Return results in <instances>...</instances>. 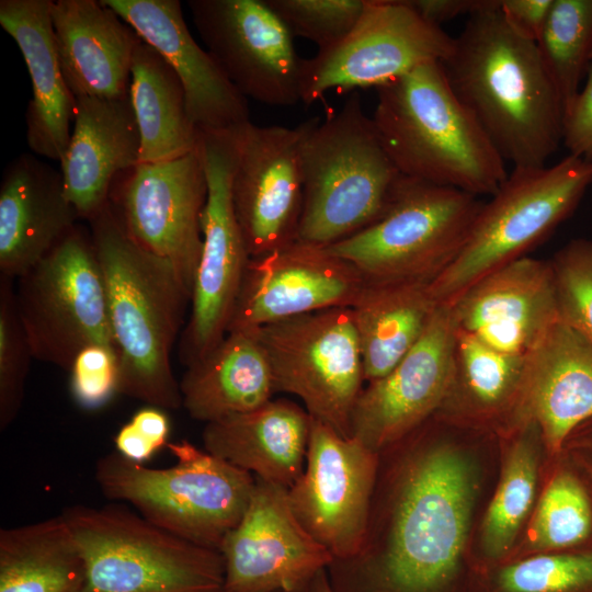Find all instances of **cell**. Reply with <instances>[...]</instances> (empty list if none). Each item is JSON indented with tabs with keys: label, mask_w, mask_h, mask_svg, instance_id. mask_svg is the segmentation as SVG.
<instances>
[{
	"label": "cell",
	"mask_w": 592,
	"mask_h": 592,
	"mask_svg": "<svg viewBox=\"0 0 592 592\" xmlns=\"http://www.w3.org/2000/svg\"><path fill=\"white\" fill-rule=\"evenodd\" d=\"M414 440L379 458L358 549L327 568L334 592H439L463 551L473 499L469 462L453 444Z\"/></svg>",
	"instance_id": "obj_1"
},
{
	"label": "cell",
	"mask_w": 592,
	"mask_h": 592,
	"mask_svg": "<svg viewBox=\"0 0 592 592\" xmlns=\"http://www.w3.org/2000/svg\"><path fill=\"white\" fill-rule=\"evenodd\" d=\"M449 87L504 161L546 166L562 143L563 106L536 42L516 31L500 0L468 15L441 62Z\"/></svg>",
	"instance_id": "obj_2"
},
{
	"label": "cell",
	"mask_w": 592,
	"mask_h": 592,
	"mask_svg": "<svg viewBox=\"0 0 592 592\" xmlns=\"http://www.w3.org/2000/svg\"><path fill=\"white\" fill-rule=\"evenodd\" d=\"M89 223L117 356L118 394L179 409L171 352L191 294L172 263L128 235L110 201Z\"/></svg>",
	"instance_id": "obj_3"
},
{
	"label": "cell",
	"mask_w": 592,
	"mask_h": 592,
	"mask_svg": "<svg viewBox=\"0 0 592 592\" xmlns=\"http://www.w3.org/2000/svg\"><path fill=\"white\" fill-rule=\"evenodd\" d=\"M376 91L372 121L402 177L477 197L491 196L505 181V161L453 92L441 62Z\"/></svg>",
	"instance_id": "obj_4"
},
{
	"label": "cell",
	"mask_w": 592,
	"mask_h": 592,
	"mask_svg": "<svg viewBox=\"0 0 592 592\" xmlns=\"http://www.w3.org/2000/svg\"><path fill=\"white\" fill-rule=\"evenodd\" d=\"M303 209L297 239L328 247L375 223L402 175L384 149L357 91L320 121L301 147Z\"/></svg>",
	"instance_id": "obj_5"
},
{
	"label": "cell",
	"mask_w": 592,
	"mask_h": 592,
	"mask_svg": "<svg viewBox=\"0 0 592 592\" xmlns=\"http://www.w3.org/2000/svg\"><path fill=\"white\" fill-rule=\"evenodd\" d=\"M167 447L177 459L168 468H150L117 452L102 456L95 466L101 492L181 538L219 550L247 510L255 477L189 441Z\"/></svg>",
	"instance_id": "obj_6"
},
{
	"label": "cell",
	"mask_w": 592,
	"mask_h": 592,
	"mask_svg": "<svg viewBox=\"0 0 592 592\" xmlns=\"http://www.w3.org/2000/svg\"><path fill=\"white\" fill-rule=\"evenodd\" d=\"M592 184V160L568 155L553 166L513 168L483 203L455 260L429 285L451 306L488 273L526 257L568 219Z\"/></svg>",
	"instance_id": "obj_7"
},
{
	"label": "cell",
	"mask_w": 592,
	"mask_h": 592,
	"mask_svg": "<svg viewBox=\"0 0 592 592\" xmlns=\"http://www.w3.org/2000/svg\"><path fill=\"white\" fill-rule=\"evenodd\" d=\"M86 566L81 592H221L218 549L181 538L117 505L61 513Z\"/></svg>",
	"instance_id": "obj_8"
},
{
	"label": "cell",
	"mask_w": 592,
	"mask_h": 592,
	"mask_svg": "<svg viewBox=\"0 0 592 592\" xmlns=\"http://www.w3.org/2000/svg\"><path fill=\"white\" fill-rule=\"evenodd\" d=\"M482 204L469 193L402 177L382 217L326 248L366 282L431 283L460 252Z\"/></svg>",
	"instance_id": "obj_9"
},
{
	"label": "cell",
	"mask_w": 592,
	"mask_h": 592,
	"mask_svg": "<svg viewBox=\"0 0 592 592\" xmlns=\"http://www.w3.org/2000/svg\"><path fill=\"white\" fill-rule=\"evenodd\" d=\"M18 280V311L34 358L69 372L88 348L115 351L91 234L76 225Z\"/></svg>",
	"instance_id": "obj_10"
},
{
	"label": "cell",
	"mask_w": 592,
	"mask_h": 592,
	"mask_svg": "<svg viewBox=\"0 0 592 592\" xmlns=\"http://www.w3.org/2000/svg\"><path fill=\"white\" fill-rule=\"evenodd\" d=\"M253 331L275 391L297 396L314 420L352 437V415L365 380L351 308L308 312Z\"/></svg>",
	"instance_id": "obj_11"
},
{
	"label": "cell",
	"mask_w": 592,
	"mask_h": 592,
	"mask_svg": "<svg viewBox=\"0 0 592 592\" xmlns=\"http://www.w3.org/2000/svg\"><path fill=\"white\" fill-rule=\"evenodd\" d=\"M198 148L207 197L201 218L202 250L190 301L191 315L179 344L180 358L186 367L210 352L227 334L251 258L231 194L237 161L236 127L200 128Z\"/></svg>",
	"instance_id": "obj_12"
},
{
	"label": "cell",
	"mask_w": 592,
	"mask_h": 592,
	"mask_svg": "<svg viewBox=\"0 0 592 592\" xmlns=\"http://www.w3.org/2000/svg\"><path fill=\"white\" fill-rule=\"evenodd\" d=\"M454 37L419 15L406 0H367L353 30L338 44L303 58L300 101L327 92L386 86L428 62H442Z\"/></svg>",
	"instance_id": "obj_13"
},
{
	"label": "cell",
	"mask_w": 592,
	"mask_h": 592,
	"mask_svg": "<svg viewBox=\"0 0 592 592\" xmlns=\"http://www.w3.org/2000/svg\"><path fill=\"white\" fill-rule=\"evenodd\" d=\"M207 180L200 148L180 158L139 162L114 181L110 202L128 235L167 259L192 296L202 250Z\"/></svg>",
	"instance_id": "obj_14"
},
{
	"label": "cell",
	"mask_w": 592,
	"mask_h": 592,
	"mask_svg": "<svg viewBox=\"0 0 592 592\" xmlns=\"http://www.w3.org/2000/svg\"><path fill=\"white\" fill-rule=\"evenodd\" d=\"M207 52L244 98L288 106L300 101L303 58L266 0H190Z\"/></svg>",
	"instance_id": "obj_15"
},
{
	"label": "cell",
	"mask_w": 592,
	"mask_h": 592,
	"mask_svg": "<svg viewBox=\"0 0 592 592\" xmlns=\"http://www.w3.org/2000/svg\"><path fill=\"white\" fill-rule=\"evenodd\" d=\"M379 453L311 418L304 470L287 489L301 526L333 557L360 547L377 478Z\"/></svg>",
	"instance_id": "obj_16"
},
{
	"label": "cell",
	"mask_w": 592,
	"mask_h": 592,
	"mask_svg": "<svg viewBox=\"0 0 592 592\" xmlns=\"http://www.w3.org/2000/svg\"><path fill=\"white\" fill-rule=\"evenodd\" d=\"M311 118L296 127L236 126L235 213L251 258L297 239L303 209L301 147Z\"/></svg>",
	"instance_id": "obj_17"
},
{
	"label": "cell",
	"mask_w": 592,
	"mask_h": 592,
	"mask_svg": "<svg viewBox=\"0 0 592 592\" xmlns=\"http://www.w3.org/2000/svg\"><path fill=\"white\" fill-rule=\"evenodd\" d=\"M219 551L221 592H300L333 560L294 515L287 488L257 477L247 510Z\"/></svg>",
	"instance_id": "obj_18"
},
{
	"label": "cell",
	"mask_w": 592,
	"mask_h": 592,
	"mask_svg": "<svg viewBox=\"0 0 592 592\" xmlns=\"http://www.w3.org/2000/svg\"><path fill=\"white\" fill-rule=\"evenodd\" d=\"M456 333L451 306L440 305L417 344L363 388L352 415V437L379 453L435 415L451 387Z\"/></svg>",
	"instance_id": "obj_19"
},
{
	"label": "cell",
	"mask_w": 592,
	"mask_h": 592,
	"mask_svg": "<svg viewBox=\"0 0 592 592\" xmlns=\"http://www.w3.org/2000/svg\"><path fill=\"white\" fill-rule=\"evenodd\" d=\"M364 284L352 264L326 247L296 239L250 258L228 331L253 330L308 312L351 307Z\"/></svg>",
	"instance_id": "obj_20"
},
{
	"label": "cell",
	"mask_w": 592,
	"mask_h": 592,
	"mask_svg": "<svg viewBox=\"0 0 592 592\" xmlns=\"http://www.w3.org/2000/svg\"><path fill=\"white\" fill-rule=\"evenodd\" d=\"M457 329L509 354H530L559 320L549 261L523 257L478 280L452 305Z\"/></svg>",
	"instance_id": "obj_21"
},
{
	"label": "cell",
	"mask_w": 592,
	"mask_h": 592,
	"mask_svg": "<svg viewBox=\"0 0 592 592\" xmlns=\"http://www.w3.org/2000/svg\"><path fill=\"white\" fill-rule=\"evenodd\" d=\"M171 65L200 128L227 129L250 121L248 99L190 33L178 0H102Z\"/></svg>",
	"instance_id": "obj_22"
},
{
	"label": "cell",
	"mask_w": 592,
	"mask_h": 592,
	"mask_svg": "<svg viewBox=\"0 0 592 592\" xmlns=\"http://www.w3.org/2000/svg\"><path fill=\"white\" fill-rule=\"evenodd\" d=\"M72 122L60 172L78 217L90 220L109 203L115 179L139 163L140 135L129 95L75 98Z\"/></svg>",
	"instance_id": "obj_23"
},
{
	"label": "cell",
	"mask_w": 592,
	"mask_h": 592,
	"mask_svg": "<svg viewBox=\"0 0 592 592\" xmlns=\"http://www.w3.org/2000/svg\"><path fill=\"white\" fill-rule=\"evenodd\" d=\"M77 218L61 172L32 155L16 157L0 185L1 275L26 274L75 228Z\"/></svg>",
	"instance_id": "obj_24"
},
{
	"label": "cell",
	"mask_w": 592,
	"mask_h": 592,
	"mask_svg": "<svg viewBox=\"0 0 592 592\" xmlns=\"http://www.w3.org/2000/svg\"><path fill=\"white\" fill-rule=\"evenodd\" d=\"M52 21L59 64L75 98L129 95L141 38L102 0H57Z\"/></svg>",
	"instance_id": "obj_25"
},
{
	"label": "cell",
	"mask_w": 592,
	"mask_h": 592,
	"mask_svg": "<svg viewBox=\"0 0 592 592\" xmlns=\"http://www.w3.org/2000/svg\"><path fill=\"white\" fill-rule=\"evenodd\" d=\"M592 419V345L560 319L528 354L515 423L537 424L549 453Z\"/></svg>",
	"instance_id": "obj_26"
},
{
	"label": "cell",
	"mask_w": 592,
	"mask_h": 592,
	"mask_svg": "<svg viewBox=\"0 0 592 592\" xmlns=\"http://www.w3.org/2000/svg\"><path fill=\"white\" fill-rule=\"evenodd\" d=\"M53 0H1L0 24L18 44L32 81L26 139L37 155L61 161L71 136L75 96L59 64Z\"/></svg>",
	"instance_id": "obj_27"
},
{
	"label": "cell",
	"mask_w": 592,
	"mask_h": 592,
	"mask_svg": "<svg viewBox=\"0 0 592 592\" xmlns=\"http://www.w3.org/2000/svg\"><path fill=\"white\" fill-rule=\"evenodd\" d=\"M311 417L299 405L270 400L242 414L206 423L204 449L252 474L291 488L301 475Z\"/></svg>",
	"instance_id": "obj_28"
},
{
	"label": "cell",
	"mask_w": 592,
	"mask_h": 592,
	"mask_svg": "<svg viewBox=\"0 0 592 592\" xmlns=\"http://www.w3.org/2000/svg\"><path fill=\"white\" fill-rule=\"evenodd\" d=\"M180 389L187 413L205 423L253 411L275 392L270 363L253 330L228 331L186 367Z\"/></svg>",
	"instance_id": "obj_29"
},
{
	"label": "cell",
	"mask_w": 592,
	"mask_h": 592,
	"mask_svg": "<svg viewBox=\"0 0 592 592\" xmlns=\"http://www.w3.org/2000/svg\"><path fill=\"white\" fill-rule=\"evenodd\" d=\"M429 282H366L350 307L368 384L385 376L417 344L435 310Z\"/></svg>",
	"instance_id": "obj_30"
},
{
	"label": "cell",
	"mask_w": 592,
	"mask_h": 592,
	"mask_svg": "<svg viewBox=\"0 0 592 592\" xmlns=\"http://www.w3.org/2000/svg\"><path fill=\"white\" fill-rule=\"evenodd\" d=\"M129 96L140 135L139 162L172 160L197 148L200 128L189 115L181 79L143 39L133 57Z\"/></svg>",
	"instance_id": "obj_31"
},
{
	"label": "cell",
	"mask_w": 592,
	"mask_h": 592,
	"mask_svg": "<svg viewBox=\"0 0 592 592\" xmlns=\"http://www.w3.org/2000/svg\"><path fill=\"white\" fill-rule=\"evenodd\" d=\"M86 566L60 514L0 530V592H81Z\"/></svg>",
	"instance_id": "obj_32"
},
{
	"label": "cell",
	"mask_w": 592,
	"mask_h": 592,
	"mask_svg": "<svg viewBox=\"0 0 592 592\" xmlns=\"http://www.w3.org/2000/svg\"><path fill=\"white\" fill-rule=\"evenodd\" d=\"M527 365L528 354L497 351L457 329L452 383L437 412L456 407L477 419L509 414L514 423Z\"/></svg>",
	"instance_id": "obj_33"
},
{
	"label": "cell",
	"mask_w": 592,
	"mask_h": 592,
	"mask_svg": "<svg viewBox=\"0 0 592 592\" xmlns=\"http://www.w3.org/2000/svg\"><path fill=\"white\" fill-rule=\"evenodd\" d=\"M514 425L520 431L509 447L499 486L481 527L482 548L489 557H500L512 547L535 497L540 431L530 420Z\"/></svg>",
	"instance_id": "obj_34"
},
{
	"label": "cell",
	"mask_w": 592,
	"mask_h": 592,
	"mask_svg": "<svg viewBox=\"0 0 592 592\" xmlns=\"http://www.w3.org/2000/svg\"><path fill=\"white\" fill-rule=\"evenodd\" d=\"M536 44L565 115L592 60V0H554Z\"/></svg>",
	"instance_id": "obj_35"
},
{
	"label": "cell",
	"mask_w": 592,
	"mask_h": 592,
	"mask_svg": "<svg viewBox=\"0 0 592 592\" xmlns=\"http://www.w3.org/2000/svg\"><path fill=\"white\" fill-rule=\"evenodd\" d=\"M592 528L588 494L570 471L548 482L528 527V545L537 550L568 548L585 540Z\"/></svg>",
	"instance_id": "obj_36"
},
{
	"label": "cell",
	"mask_w": 592,
	"mask_h": 592,
	"mask_svg": "<svg viewBox=\"0 0 592 592\" xmlns=\"http://www.w3.org/2000/svg\"><path fill=\"white\" fill-rule=\"evenodd\" d=\"M34 358L23 328L12 280L0 278V429L16 418L24 396L25 379Z\"/></svg>",
	"instance_id": "obj_37"
},
{
	"label": "cell",
	"mask_w": 592,
	"mask_h": 592,
	"mask_svg": "<svg viewBox=\"0 0 592 592\" xmlns=\"http://www.w3.org/2000/svg\"><path fill=\"white\" fill-rule=\"evenodd\" d=\"M548 261L559 319L592 345V240H570Z\"/></svg>",
	"instance_id": "obj_38"
},
{
	"label": "cell",
	"mask_w": 592,
	"mask_h": 592,
	"mask_svg": "<svg viewBox=\"0 0 592 592\" xmlns=\"http://www.w3.org/2000/svg\"><path fill=\"white\" fill-rule=\"evenodd\" d=\"M293 36L325 50L341 42L356 25L367 0H266Z\"/></svg>",
	"instance_id": "obj_39"
},
{
	"label": "cell",
	"mask_w": 592,
	"mask_h": 592,
	"mask_svg": "<svg viewBox=\"0 0 592 592\" xmlns=\"http://www.w3.org/2000/svg\"><path fill=\"white\" fill-rule=\"evenodd\" d=\"M498 579L505 592H574L592 584V551L532 557L505 567Z\"/></svg>",
	"instance_id": "obj_40"
},
{
	"label": "cell",
	"mask_w": 592,
	"mask_h": 592,
	"mask_svg": "<svg viewBox=\"0 0 592 592\" xmlns=\"http://www.w3.org/2000/svg\"><path fill=\"white\" fill-rule=\"evenodd\" d=\"M69 373L72 396L83 409L101 408L118 394L117 356L112 349L92 346L83 350Z\"/></svg>",
	"instance_id": "obj_41"
},
{
	"label": "cell",
	"mask_w": 592,
	"mask_h": 592,
	"mask_svg": "<svg viewBox=\"0 0 592 592\" xmlns=\"http://www.w3.org/2000/svg\"><path fill=\"white\" fill-rule=\"evenodd\" d=\"M169 432L170 423L164 410L145 407L117 432L114 439L116 452L130 460L144 463L167 446Z\"/></svg>",
	"instance_id": "obj_42"
},
{
	"label": "cell",
	"mask_w": 592,
	"mask_h": 592,
	"mask_svg": "<svg viewBox=\"0 0 592 592\" xmlns=\"http://www.w3.org/2000/svg\"><path fill=\"white\" fill-rule=\"evenodd\" d=\"M562 144L569 155L592 160V64L583 88L565 112Z\"/></svg>",
	"instance_id": "obj_43"
},
{
	"label": "cell",
	"mask_w": 592,
	"mask_h": 592,
	"mask_svg": "<svg viewBox=\"0 0 592 592\" xmlns=\"http://www.w3.org/2000/svg\"><path fill=\"white\" fill-rule=\"evenodd\" d=\"M554 0H500L509 23L527 38L537 42Z\"/></svg>",
	"instance_id": "obj_44"
},
{
	"label": "cell",
	"mask_w": 592,
	"mask_h": 592,
	"mask_svg": "<svg viewBox=\"0 0 592 592\" xmlns=\"http://www.w3.org/2000/svg\"><path fill=\"white\" fill-rule=\"evenodd\" d=\"M424 20L441 26L463 14H471L481 7L483 0H406Z\"/></svg>",
	"instance_id": "obj_45"
},
{
	"label": "cell",
	"mask_w": 592,
	"mask_h": 592,
	"mask_svg": "<svg viewBox=\"0 0 592 592\" xmlns=\"http://www.w3.org/2000/svg\"><path fill=\"white\" fill-rule=\"evenodd\" d=\"M300 592H334L327 573V569L320 570Z\"/></svg>",
	"instance_id": "obj_46"
},
{
	"label": "cell",
	"mask_w": 592,
	"mask_h": 592,
	"mask_svg": "<svg viewBox=\"0 0 592 592\" xmlns=\"http://www.w3.org/2000/svg\"><path fill=\"white\" fill-rule=\"evenodd\" d=\"M590 471H591V476H592V468H591V470H590Z\"/></svg>",
	"instance_id": "obj_47"
}]
</instances>
